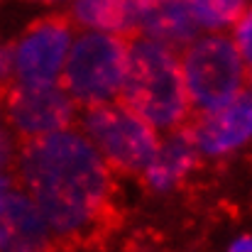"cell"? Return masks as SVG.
Returning a JSON list of instances; mask_svg holds the SVG:
<instances>
[{"label": "cell", "mask_w": 252, "mask_h": 252, "mask_svg": "<svg viewBox=\"0 0 252 252\" xmlns=\"http://www.w3.org/2000/svg\"><path fill=\"white\" fill-rule=\"evenodd\" d=\"M42 2H57V0H42Z\"/></svg>", "instance_id": "19"}, {"label": "cell", "mask_w": 252, "mask_h": 252, "mask_svg": "<svg viewBox=\"0 0 252 252\" xmlns=\"http://www.w3.org/2000/svg\"><path fill=\"white\" fill-rule=\"evenodd\" d=\"M181 74L191 108L208 113L223 108L245 88L250 64H245L230 39L203 37L186 44Z\"/></svg>", "instance_id": "4"}, {"label": "cell", "mask_w": 252, "mask_h": 252, "mask_svg": "<svg viewBox=\"0 0 252 252\" xmlns=\"http://www.w3.org/2000/svg\"><path fill=\"white\" fill-rule=\"evenodd\" d=\"M2 115L17 140L76 127V100L57 84L10 86L2 100Z\"/></svg>", "instance_id": "6"}, {"label": "cell", "mask_w": 252, "mask_h": 252, "mask_svg": "<svg viewBox=\"0 0 252 252\" xmlns=\"http://www.w3.org/2000/svg\"><path fill=\"white\" fill-rule=\"evenodd\" d=\"M81 125L88 140L118 174L140 176L159 150L157 127L123 105L91 103L81 108Z\"/></svg>", "instance_id": "3"}, {"label": "cell", "mask_w": 252, "mask_h": 252, "mask_svg": "<svg viewBox=\"0 0 252 252\" xmlns=\"http://www.w3.org/2000/svg\"><path fill=\"white\" fill-rule=\"evenodd\" d=\"M10 186H12V179L5 176V174H0V193H2L5 189H10Z\"/></svg>", "instance_id": "16"}, {"label": "cell", "mask_w": 252, "mask_h": 252, "mask_svg": "<svg viewBox=\"0 0 252 252\" xmlns=\"http://www.w3.org/2000/svg\"><path fill=\"white\" fill-rule=\"evenodd\" d=\"M74 17L95 30L113 34H135V0H76Z\"/></svg>", "instance_id": "12"}, {"label": "cell", "mask_w": 252, "mask_h": 252, "mask_svg": "<svg viewBox=\"0 0 252 252\" xmlns=\"http://www.w3.org/2000/svg\"><path fill=\"white\" fill-rule=\"evenodd\" d=\"M233 250H250V240H248V238H243V243H235V245H233Z\"/></svg>", "instance_id": "17"}, {"label": "cell", "mask_w": 252, "mask_h": 252, "mask_svg": "<svg viewBox=\"0 0 252 252\" xmlns=\"http://www.w3.org/2000/svg\"><path fill=\"white\" fill-rule=\"evenodd\" d=\"M0 250H54L49 225L25 191L0 193Z\"/></svg>", "instance_id": "9"}, {"label": "cell", "mask_w": 252, "mask_h": 252, "mask_svg": "<svg viewBox=\"0 0 252 252\" xmlns=\"http://www.w3.org/2000/svg\"><path fill=\"white\" fill-rule=\"evenodd\" d=\"M2 100H5V93L0 91V123H2ZM0 132H2V127H0Z\"/></svg>", "instance_id": "18"}, {"label": "cell", "mask_w": 252, "mask_h": 252, "mask_svg": "<svg viewBox=\"0 0 252 252\" xmlns=\"http://www.w3.org/2000/svg\"><path fill=\"white\" fill-rule=\"evenodd\" d=\"M118 100L152 127L167 132L176 130L193 110L176 49L142 37V32L127 34V57Z\"/></svg>", "instance_id": "2"}, {"label": "cell", "mask_w": 252, "mask_h": 252, "mask_svg": "<svg viewBox=\"0 0 252 252\" xmlns=\"http://www.w3.org/2000/svg\"><path fill=\"white\" fill-rule=\"evenodd\" d=\"M135 25L137 32L174 49L186 47L201 30L184 0H135Z\"/></svg>", "instance_id": "10"}, {"label": "cell", "mask_w": 252, "mask_h": 252, "mask_svg": "<svg viewBox=\"0 0 252 252\" xmlns=\"http://www.w3.org/2000/svg\"><path fill=\"white\" fill-rule=\"evenodd\" d=\"M71 17L62 12L32 22L20 44L15 47L17 84H54L71 47Z\"/></svg>", "instance_id": "7"}, {"label": "cell", "mask_w": 252, "mask_h": 252, "mask_svg": "<svg viewBox=\"0 0 252 252\" xmlns=\"http://www.w3.org/2000/svg\"><path fill=\"white\" fill-rule=\"evenodd\" d=\"M198 162V147L193 145L191 135L184 127L171 130L167 142H159L155 159L140 174L142 184L152 191H164L181 181Z\"/></svg>", "instance_id": "11"}, {"label": "cell", "mask_w": 252, "mask_h": 252, "mask_svg": "<svg viewBox=\"0 0 252 252\" xmlns=\"http://www.w3.org/2000/svg\"><path fill=\"white\" fill-rule=\"evenodd\" d=\"M196 22L206 30H220L235 22L245 10V0H184Z\"/></svg>", "instance_id": "13"}, {"label": "cell", "mask_w": 252, "mask_h": 252, "mask_svg": "<svg viewBox=\"0 0 252 252\" xmlns=\"http://www.w3.org/2000/svg\"><path fill=\"white\" fill-rule=\"evenodd\" d=\"M179 127H184L191 135L198 152L223 155L250 137V95L243 88L233 100H228L218 110H191Z\"/></svg>", "instance_id": "8"}, {"label": "cell", "mask_w": 252, "mask_h": 252, "mask_svg": "<svg viewBox=\"0 0 252 252\" xmlns=\"http://www.w3.org/2000/svg\"><path fill=\"white\" fill-rule=\"evenodd\" d=\"M15 76V44L0 47V91L7 93Z\"/></svg>", "instance_id": "15"}, {"label": "cell", "mask_w": 252, "mask_h": 252, "mask_svg": "<svg viewBox=\"0 0 252 252\" xmlns=\"http://www.w3.org/2000/svg\"><path fill=\"white\" fill-rule=\"evenodd\" d=\"M235 47L240 52V57L245 59V64H250V12L245 10L238 20H235Z\"/></svg>", "instance_id": "14"}, {"label": "cell", "mask_w": 252, "mask_h": 252, "mask_svg": "<svg viewBox=\"0 0 252 252\" xmlns=\"http://www.w3.org/2000/svg\"><path fill=\"white\" fill-rule=\"evenodd\" d=\"M125 57V34H81L59 71L62 88L76 100V105L110 103L118 98L120 91Z\"/></svg>", "instance_id": "5"}, {"label": "cell", "mask_w": 252, "mask_h": 252, "mask_svg": "<svg viewBox=\"0 0 252 252\" xmlns=\"http://www.w3.org/2000/svg\"><path fill=\"white\" fill-rule=\"evenodd\" d=\"M12 181L44 216L54 248L98 245L120 223L115 171L74 127L20 140Z\"/></svg>", "instance_id": "1"}]
</instances>
